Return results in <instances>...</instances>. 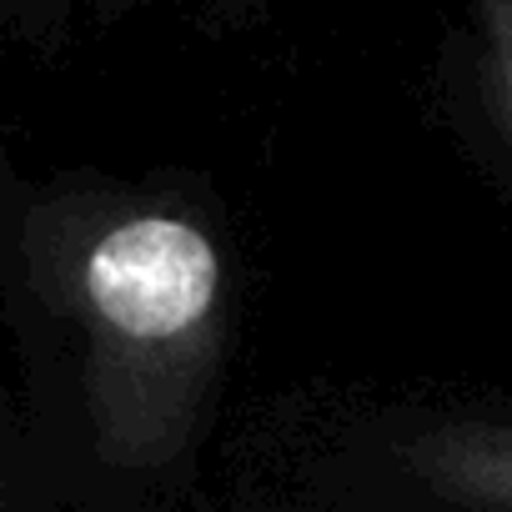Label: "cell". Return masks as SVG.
<instances>
[{
	"instance_id": "obj_1",
	"label": "cell",
	"mask_w": 512,
	"mask_h": 512,
	"mask_svg": "<svg viewBox=\"0 0 512 512\" xmlns=\"http://www.w3.org/2000/svg\"><path fill=\"white\" fill-rule=\"evenodd\" d=\"M241 297V246L201 171H36L0 146V322L96 462L161 467L201 427Z\"/></svg>"
},
{
	"instance_id": "obj_2",
	"label": "cell",
	"mask_w": 512,
	"mask_h": 512,
	"mask_svg": "<svg viewBox=\"0 0 512 512\" xmlns=\"http://www.w3.org/2000/svg\"><path fill=\"white\" fill-rule=\"evenodd\" d=\"M387 457L462 507L512 512V422L502 417H427L407 432L397 427Z\"/></svg>"
},
{
	"instance_id": "obj_3",
	"label": "cell",
	"mask_w": 512,
	"mask_h": 512,
	"mask_svg": "<svg viewBox=\"0 0 512 512\" xmlns=\"http://www.w3.org/2000/svg\"><path fill=\"white\" fill-rule=\"evenodd\" d=\"M467 91L477 126L512 181V0H467Z\"/></svg>"
},
{
	"instance_id": "obj_4",
	"label": "cell",
	"mask_w": 512,
	"mask_h": 512,
	"mask_svg": "<svg viewBox=\"0 0 512 512\" xmlns=\"http://www.w3.org/2000/svg\"><path fill=\"white\" fill-rule=\"evenodd\" d=\"M156 6H166V0H0V41L26 51H66Z\"/></svg>"
},
{
	"instance_id": "obj_5",
	"label": "cell",
	"mask_w": 512,
	"mask_h": 512,
	"mask_svg": "<svg viewBox=\"0 0 512 512\" xmlns=\"http://www.w3.org/2000/svg\"><path fill=\"white\" fill-rule=\"evenodd\" d=\"M277 0H196V26L216 41H236V36H251L272 16Z\"/></svg>"
}]
</instances>
